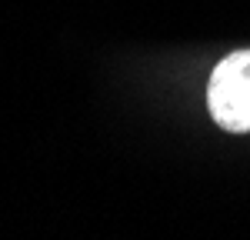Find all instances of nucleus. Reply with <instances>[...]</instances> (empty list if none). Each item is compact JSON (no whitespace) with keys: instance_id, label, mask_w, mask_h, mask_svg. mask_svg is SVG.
Returning a JSON list of instances; mask_svg holds the SVG:
<instances>
[{"instance_id":"obj_1","label":"nucleus","mask_w":250,"mask_h":240,"mask_svg":"<svg viewBox=\"0 0 250 240\" xmlns=\"http://www.w3.org/2000/svg\"><path fill=\"white\" fill-rule=\"evenodd\" d=\"M207 107L224 130H250V50H237L217 63L207 83Z\"/></svg>"}]
</instances>
